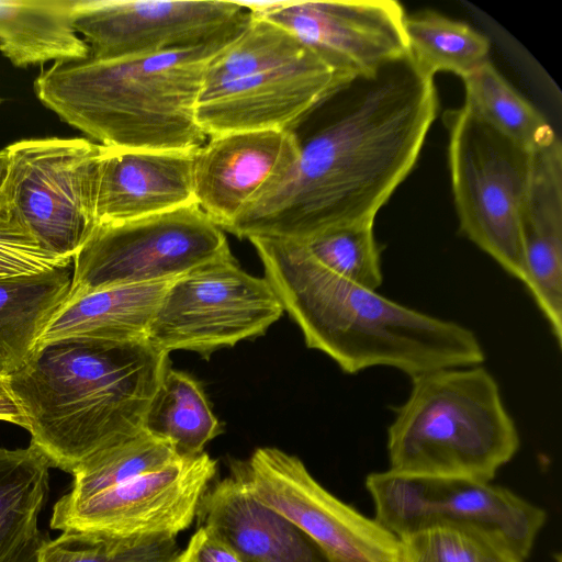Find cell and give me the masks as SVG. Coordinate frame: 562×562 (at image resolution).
Returning a JSON list of instances; mask_svg holds the SVG:
<instances>
[{"instance_id":"6da1fadb","label":"cell","mask_w":562,"mask_h":562,"mask_svg":"<svg viewBox=\"0 0 562 562\" xmlns=\"http://www.w3.org/2000/svg\"><path fill=\"white\" fill-rule=\"evenodd\" d=\"M350 86L342 112L301 143L284 180L224 232L305 241L331 228L374 222L414 168L438 97L434 78L408 55Z\"/></svg>"},{"instance_id":"7a4b0ae2","label":"cell","mask_w":562,"mask_h":562,"mask_svg":"<svg viewBox=\"0 0 562 562\" xmlns=\"http://www.w3.org/2000/svg\"><path fill=\"white\" fill-rule=\"evenodd\" d=\"M248 240L306 346L327 355L344 372L391 367L412 378L484 362V349L471 329L330 272L303 243L271 236Z\"/></svg>"},{"instance_id":"3957f363","label":"cell","mask_w":562,"mask_h":562,"mask_svg":"<svg viewBox=\"0 0 562 562\" xmlns=\"http://www.w3.org/2000/svg\"><path fill=\"white\" fill-rule=\"evenodd\" d=\"M168 355L148 340L65 338L38 345L7 380L31 442L74 473L144 429Z\"/></svg>"},{"instance_id":"277c9868","label":"cell","mask_w":562,"mask_h":562,"mask_svg":"<svg viewBox=\"0 0 562 562\" xmlns=\"http://www.w3.org/2000/svg\"><path fill=\"white\" fill-rule=\"evenodd\" d=\"M226 45L55 61L37 76L34 90L63 122L100 145L193 150L206 140L196 120L203 78Z\"/></svg>"},{"instance_id":"5b68a950","label":"cell","mask_w":562,"mask_h":562,"mask_svg":"<svg viewBox=\"0 0 562 562\" xmlns=\"http://www.w3.org/2000/svg\"><path fill=\"white\" fill-rule=\"evenodd\" d=\"M411 380L387 428L389 470L491 482L520 445L495 378L480 364Z\"/></svg>"},{"instance_id":"8992f818","label":"cell","mask_w":562,"mask_h":562,"mask_svg":"<svg viewBox=\"0 0 562 562\" xmlns=\"http://www.w3.org/2000/svg\"><path fill=\"white\" fill-rule=\"evenodd\" d=\"M445 123L460 231L525 285L520 214L532 150L492 127L465 103L447 112Z\"/></svg>"},{"instance_id":"52a82bcc","label":"cell","mask_w":562,"mask_h":562,"mask_svg":"<svg viewBox=\"0 0 562 562\" xmlns=\"http://www.w3.org/2000/svg\"><path fill=\"white\" fill-rule=\"evenodd\" d=\"M4 198L49 252L74 259L98 226L102 145L88 138H32L7 146Z\"/></svg>"},{"instance_id":"ba28073f","label":"cell","mask_w":562,"mask_h":562,"mask_svg":"<svg viewBox=\"0 0 562 562\" xmlns=\"http://www.w3.org/2000/svg\"><path fill=\"white\" fill-rule=\"evenodd\" d=\"M232 255L224 231L196 203L98 225L74 257L68 299L109 286L177 279Z\"/></svg>"},{"instance_id":"9c48e42d","label":"cell","mask_w":562,"mask_h":562,"mask_svg":"<svg viewBox=\"0 0 562 562\" xmlns=\"http://www.w3.org/2000/svg\"><path fill=\"white\" fill-rule=\"evenodd\" d=\"M283 312L268 280L243 270L232 255L172 281L147 340L167 353L188 350L209 358L263 335Z\"/></svg>"},{"instance_id":"30bf717a","label":"cell","mask_w":562,"mask_h":562,"mask_svg":"<svg viewBox=\"0 0 562 562\" xmlns=\"http://www.w3.org/2000/svg\"><path fill=\"white\" fill-rule=\"evenodd\" d=\"M375 520L397 538L440 525H471L503 535L526 559L546 512L512 491L468 479L370 473Z\"/></svg>"},{"instance_id":"8fae6325","label":"cell","mask_w":562,"mask_h":562,"mask_svg":"<svg viewBox=\"0 0 562 562\" xmlns=\"http://www.w3.org/2000/svg\"><path fill=\"white\" fill-rule=\"evenodd\" d=\"M231 469L261 503L311 538L329 562H405L400 538L329 493L297 457L263 447Z\"/></svg>"},{"instance_id":"7c38bea8","label":"cell","mask_w":562,"mask_h":562,"mask_svg":"<svg viewBox=\"0 0 562 562\" xmlns=\"http://www.w3.org/2000/svg\"><path fill=\"white\" fill-rule=\"evenodd\" d=\"M251 18L233 0H77L89 57L110 60L231 43Z\"/></svg>"},{"instance_id":"4fadbf2b","label":"cell","mask_w":562,"mask_h":562,"mask_svg":"<svg viewBox=\"0 0 562 562\" xmlns=\"http://www.w3.org/2000/svg\"><path fill=\"white\" fill-rule=\"evenodd\" d=\"M215 472L206 452L180 458L86 498H59L50 527L120 540L176 538L195 519Z\"/></svg>"},{"instance_id":"5bb4252c","label":"cell","mask_w":562,"mask_h":562,"mask_svg":"<svg viewBox=\"0 0 562 562\" xmlns=\"http://www.w3.org/2000/svg\"><path fill=\"white\" fill-rule=\"evenodd\" d=\"M240 2L349 79L372 76L408 55L406 13L394 0Z\"/></svg>"},{"instance_id":"9a60e30c","label":"cell","mask_w":562,"mask_h":562,"mask_svg":"<svg viewBox=\"0 0 562 562\" xmlns=\"http://www.w3.org/2000/svg\"><path fill=\"white\" fill-rule=\"evenodd\" d=\"M351 80L308 49L291 61L202 86L196 120L206 137L247 131H294Z\"/></svg>"},{"instance_id":"2e32d148","label":"cell","mask_w":562,"mask_h":562,"mask_svg":"<svg viewBox=\"0 0 562 562\" xmlns=\"http://www.w3.org/2000/svg\"><path fill=\"white\" fill-rule=\"evenodd\" d=\"M300 149L294 131H247L210 137L195 153V203L223 229L284 180Z\"/></svg>"},{"instance_id":"e0dca14e","label":"cell","mask_w":562,"mask_h":562,"mask_svg":"<svg viewBox=\"0 0 562 562\" xmlns=\"http://www.w3.org/2000/svg\"><path fill=\"white\" fill-rule=\"evenodd\" d=\"M198 149L153 150L102 145L98 225L133 221L195 203L193 168Z\"/></svg>"},{"instance_id":"ac0fdd59","label":"cell","mask_w":562,"mask_h":562,"mask_svg":"<svg viewBox=\"0 0 562 562\" xmlns=\"http://www.w3.org/2000/svg\"><path fill=\"white\" fill-rule=\"evenodd\" d=\"M525 286L562 346V146L557 136L532 150L520 214Z\"/></svg>"},{"instance_id":"d6986e66","label":"cell","mask_w":562,"mask_h":562,"mask_svg":"<svg viewBox=\"0 0 562 562\" xmlns=\"http://www.w3.org/2000/svg\"><path fill=\"white\" fill-rule=\"evenodd\" d=\"M196 517L241 562H329L299 527L261 503L234 470L209 486Z\"/></svg>"},{"instance_id":"ffe728a7","label":"cell","mask_w":562,"mask_h":562,"mask_svg":"<svg viewBox=\"0 0 562 562\" xmlns=\"http://www.w3.org/2000/svg\"><path fill=\"white\" fill-rule=\"evenodd\" d=\"M173 280L109 286L68 299L37 346L65 338L147 340L151 322Z\"/></svg>"},{"instance_id":"44dd1931","label":"cell","mask_w":562,"mask_h":562,"mask_svg":"<svg viewBox=\"0 0 562 562\" xmlns=\"http://www.w3.org/2000/svg\"><path fill=\"white\" fill-rule=\"evenodd\" d=\"M74 263L34 276L0 280V376L31 358L44 330L69 297Z\"/></svg>"},{"instance_id":"7402d4cb","label":"cell","mask_w":562,"mask_h":562,"mask_svg":"<svg viewBox=\"0 0 562 562\" xmlns=\"http://www.w3.org/2000/svg\"><path fill=\"white\" fill-rule=\"evenodd\" d=\"M77 0H0V52L15 67L89 57L74 26Z\"/></svg>"},{"instance_id":"603a6c76","label":"cell","mask_w":562,"mask_h":562,"mask_svg":"<svg viewBox=\"0 0 562 562\" xmlns=\"http://www.w3.org/2000/svg\"><path fill=\"white\" fill-rule=\"evenodd\" d=\"M144 429L168 440L180 458L195 457L222 431L200 382L170 367L145 416Z\"/></svg>"},{"instance_id":"cb8c5ba5","label":"cell","mask_w":562,"mask_h":562,"mask_svg":"<svg viewBox=\"0 0 562 562\" xmlns=\"http://www.w3.org/2000/svg\"><path fill=\"white\" fill-rule=\"evenodd\" d=\"M46 456L27 448H0V562H4L40 530L37 517L48 492Z\"/></svg>"},{"instance_id":"d4e9b609","label":"cell","mask_w":562,"mask_h":562,"mask_svg":"<svg viewBox=\"0 0 562 562\" xmlns=\"http://www.w3.org/2000/svg\"><path fill=\"white\" fill-rule=\"evenodd\" d=\"M408 56L423 74L440 71L462 79L488 61V38L464 22L423 11L405 18Z\"/></svg>"},{"instance_id":"484cf974","label":"cell","mask_w":562,"mask_h":562,"mask_svg":"<svg viewBox=\"0 0 562 562\" xmlns=\"http://www.w3.org/2000/svg\"><path fill=\"white\" fill-rule=\"evenodd\" d=\"M462 80L464 103L502 134L530 150L557 137L546 117L508 83L490 60Z\"/></svg>"},{"instance_id":"4316f807","label":"cell","mask_w":562,"mask_h":562,"mask_svg":"<svg viewBox=\"0 0 562 562\" xmlns=\"http://www.w3.org/2000/svg\"><path fill=\"white\" fill-rule=\"evenodd\" d=\"M180 459L173 446L143 429L138 434L95 454L74 474L71 490L65 501H79L161 469Z\"/></svg>"},{"instance_id":"83f0119b","label":"cell","mask_w":562,"mask_h":562,"mask_svg":"<svg viewBox=\"0 0 562 562\" xmlns=\"http://www.w3.org/2000/svg\"><path fill=\"white\" fill-rule=\"evenodd\" d=\"M405 562H524L501 533L471 525H440L400 538Z\"/></svg>"},{"instance_id":"f1b7e54d","label":"cell","mask_w":562,"mask_h":562,"mask_svg":"<svg viewBox=\"0 0 562 562\" xmlns=\"http://www.w3.org/2000/svg\"><path fill=\"white\" fill-rule=\"evenodd\" d=\"M301 243L330 272L370 290L376 291L382 284L380 248L372 222L331 228Z\"/></svg>"},{"instance_id":"f546056e","label":"cell","mask_w":562,"mask_h":562,"mask_svg":"<svg viewBox=\"0 0 562 562\" xmlns=\"http://www.w3.org/2000/svg\"><path fill=\"white\" fill-rule=\"evenodd\" d=\"M180 552L175 538L120 540L64 531L46 539L37 562H177Z\"/></svg>"},{"instance_id":"4dcf8cb0","label":"cell","mask_w":562,"mask_h":562,"mask_svg":"<svg viewBox=\"0 0 562 562\" xmlns=\"http://www.w3.org/2000/svg\"><path fill=\"white\" fill-rule=\"evenodd\" d=\"M74 259L46 250L32 235L0 192V280L34 276L72 265Z\"/></svg>"},{"instance_id":"1f68e13d","label":"cell","mask_w":562,"mask_h":562,"mask_svg":"<svg viewBox=\"0 0 562 562\" xmlns=\"http://www.w3.org/2000/svg\"><path fill=\"white\" fill-rule=\"evenodd\" d=\"M177 562H241L236 553L212 530L200 528L192 535Z\"/></svg>"},{"instance_id":"d6a6232c","label":"cell","mask_w":562,"mask_h":562,"mask_svg":"<svg viewBox=\"0 0 562 562\" xmlns=\"http://www.w3.org/2000/svg\"><path fill=\"white\" fill-rule=\"evenodd\" d=\"M0 420L26 428V418L12 395L7 378L0 376Z\"/></svg>"},{"instance_id":"836d02e7","label":"cell","mask_w":562,"mask_h":562,"mask_svg":"<svg viewBox=\"0 0 562 562\" xmlns=\"http://www.w3.org/2000/svg\"><path fill=\"white\" fill-rule=\"evenodd\" d=\"M10 158L7 147L0 149V192L2 191L8 173H9Z\"/></svg>"},{"instance_id":"e575fe53","label":"cell","mask_w":562,"mask_h":562,"mask_svg":"<svg viewBox=\"0 0 562 562\" xmlns=\"http://www.w3.org/2000/svg\"><path fill=\"white\" fill-rule=\"evenodd\" d=\"M555 560H557V562H561V555H560V553H559V554H557Z\"/></svg>"},{"instance_id":"d590c367","label":"cell","mask_w":562,"mask_h":562,"mask_svg":"<svg viewBox=\"0 0 562 562\" xmlns=\"http://www.w3.org/2000/svg\"><path fill=\"white\" fill-rule=\"evenodd\" d=\"M0 103H1V99H0Z\"/></svg>"}]
</instances>
